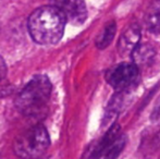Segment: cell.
<instances>
[{
  "instance_id": "obj_1",
  "label": "cell",
  "mask_w": 160,
  "mask_h": 159,
  "mask_svg": "<svg viewBox=\"0 0 160 159\" xmlns=\"http://www.w3.org/2000/svg\"><path fill=\"white\" fill-rule=\"evenodd\" d=\"M67 19L55 6H44L33 11L28 27L31 37L37 44L53 45L62 38Z\"/></svg>"
},
{
  "instance_id": "obj_2",
  "label": "cell",
  "mask_w": 160,
  "mask_h": 159,
  "mask_svg": "<svg viewBox=\"0 0 160 159\" xmlns=\"http://www.w3.org/2000/svg\"><path fill=\"white\" fill-rule=\"evenodd\" d=\"M51 95V82L47 75L33 77L15 98L17 109L25 117L37 118L46 115Z\"/></svg>"
},
{
  "instance_id": "obj_3",
  "label": "cell",
  "mask_w": 160,
  "mask_h": 159,
  "mask_svg": "<svg viewBox=\"0 0 160 159\" xmlns=\"http://www.w3.org/2000/svg\"><path fill=\"white\" fill-rule=\"evenodd\" d=\"M50 145V138L46 127L42 124L34 125L22 132L14 141V153L22 159H40Z\"/></svg>"
},
{
  "instance_id": "obj_4",
  "label": "cell",
  "mask_w": 160,
  "mask_h": 159,
  "mask_svg": "<svg viewBox=\"0 0 160 159\" xmlns=\"http://www.w3.org/2000/svg\"><path fill=\"white\" fill-rule=\"evenodd\" d=\"M139 69L135 63H120L109 71L106 75L110 86L119 92H128L137 83Z\"/></svg>"
},
{
  "instance_id": "obj_5",
  "label": "cell",
  "mask_w": 160,
  "mask_h": 159,
  "mask_svg": "<svg viewBox=\"0 0 160 159\" xmlns=\"http://www.w3.org/2000/svg\"><path fill=\"white\" fill-rule=\"evenodd\" d=\"M51 4L58 8L68 22L81 25L87 17V10L84 0H50Z\"/></svg>"
},
{
  "instance_id": "obj_6",
  "label": "cell",
  "mask_w": 160,
  "mask_h": 159,
  "mask_svg": "<svg viewBox=\"0 0 160 159\" xmlns=\"http://www.w3.org/2000/svg\"><path fill=\"white\" fill-rule=\"evenodd\" d=\"M141 39V30L138 25L132 24L130 25L122 35L120 36L118 42V50L120 55L125 56L132 53V51L139 45Z\"/></svg>"
},
{
  "instance_id": "obj_7",
  "label": "cell",
  "mask_w": 160,
  "mask_h": 159,
  "mask_svg": "<svg viewBox=\"0 0 160 159\" xmlns=\"http://www.w3.org/2000/svg\"><path fill=\"white\" fill-rule=\"evenodd\" d=\"M121 134V129L118 124H112L111 127L108 129L107 133L102 136L99 141H97L96 143H93L88 148L86 149V152L84 153L83 159H95L96 156L107 146L108 144L114 141L119 135Z\"/></svg>"
},
{
  "instance_id": "obj_8",
  "label": "cell",
  "mask_w": 160,
  "mask_h": 159,
  "mask_svg": "<svg viewBox=\"0 0 160 159\" xmlns=\"http://www.w3.org/2000/svg\"><path fill=\"white\" fill-rule=\"evenodd\" d=\"M128 142V138L124 134L121 133L114 141H112L110 144H108L95 159H117L120 156L121 152L125 147Z\"/></svg>"
},
{
  "instance_id": "obj_9",
  "label": "cell",
  "mask_w": 160,
  "mask_h": 159,
  "mask_svg": "<svg viewBox=\"0 0 160 159\" xmlns=\"http://www.w3.org/2000/svg\"><path fill=\"white\" fill-rule=\"evenodd\" d=\"M156 51L154 47L148 44H139L131 53L133 63H135L137 67L147 66L154 60Z\"/></svg>"
},
{
  "instance_id": "obj_10",
  "label": "cell",
  "mask_w": 160,
  "mask_h": 159,
  "mask_svg": "<svg viewBox=\"0 0 160 159\" xmlns=\"http://www.w3.org/2000/svg\"><path fill=\"white\" fill-rule=\"evenodd\" d=\"M145 22L149 32L160 34V0H152L146 11Z\"/></svg>"
},
{
  "instance_id": "obj_11",
  "label": "cell",
  "mask_w": 160,
  "mask_h": 159,
  "mask_svg": "<svg viewBox=\"0 0 160 159\" xmlns=\"http://www.w3.org/2000/svg\"><path fill=\"white\" fill-rule=\"evenodd\" d=\"M117 32V24L114 22H110L105 26L102 32L99 34L96 39V46L99 49H105L109 46L114 38Z\"/></svg>"
},
{
  "instance_id": "obj_12",
  "label": "cell",
  "mask_w": 160,
  "mask_h": 159,
  "mask_svg": "<svg viewBox=\"0 0 160 159\" xmlns=\"http://www.w3.org/2000/svg\"><path fill=\"white\" fill-rule=\"evenodd\" d=\"M7 74V66L6 62H4L3 58L0 56V81L3 79Z\"/></svg>"
},
{
  "instance_id": "obj_13",
  "label": "cell",
  "mask_w": 160,
  "mask_h": 159,
  "mask_svg": "<svg viewBox=\"0 0 160 159\" xmlns=\"http://www.w3.org/2000/svg\"><path fill=\"white\" fill-rule=\"evenodd\" d=\"M159 138H160V133H159Z\"/></svg>"
}]
</instances>
